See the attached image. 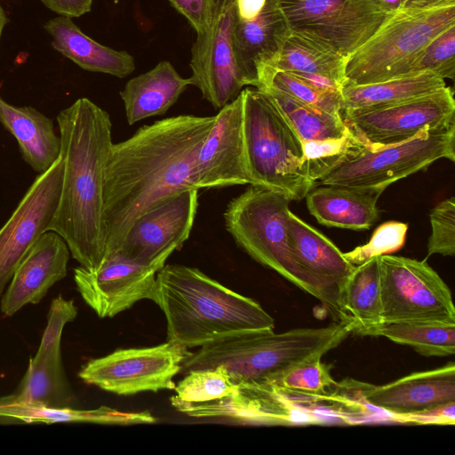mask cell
<instances>
[{
	"instance_id": "6da1fadb",
	"label": "cell",
	"mask_w": 455,
	"mask_h": 455,
	"mask_svg": "<svg viewBox=\"0 0 455 455\" xmlns=\"http://www.w3.org/2000/svg\"><path fill=\"white\" fill-rule=\"evenodd\" d=\"M215 120L216 115L171 116L113 143L106 168L103 262L116 254L142 214L175 194L199 190L196 157Z\"/></svg>"
},
{
	"instance_id": "7a4b0ae2",
	"label": "cell",
	"mask_w": 455,
	"mask_h": 455,
	"mask_svg": "<svg viewBox=\"0 0 455 455\" xmlns=\"http://www.w3.org/2000/svg\"><path fill=\"white\" fill-rule=\"evenodd\" d=\"M57 122L63 177L49 230L65 240L81 267L93 271L103 263L107 247L105 180L112 123L108 113L87 98L61 110Z\"/></svg>"
},
{
	"instance_id": "3957f363",
	"label": "cell",
	"mask_w": 455,
	"mask_h": 455,
	"mask_svg": "<svg viewBox=\"0 0 455 455\" xmlns=\"http://www.w3.org/2000/svg\"><path fill=\"white\" fill-rule=\"evenodd\" d=\"M155 303L166 319L167 341L187 348L275 327L257 301L183 265H164L157 272Z\"/></svg>"
},
{
	"instance_id": "277c9868",
	"label": "cell",
	"mask_w": 455,
	"mask_h": 455,
	"mask_svg": "<svg viewBox=\"0 0 455 455\" xmlns=\"http://www.w3.org/2000/svg\"><path fill=\"white\" fill-rule=\"evenodd\" d=\"M353 328L334 323L318 328L249 331L200 347L183 361L180 371L221 365L235 384L267 382L289 367L339 346Z\"/></svg>"
},
{
	"instance_id": "5b68a950",
	"label": "cell",
	"mask_w": 455,
	"mask_h": 455,
	"mask_svg": "<svg viewBox=\"0 0 455 455\" xmlns=\"http://www.w3.org/2000/svg\"><path fill=\"white\" fill-rule=\"evenodd\" d=\"M455 25V0H404L346 60L344 84H366L411 74L427 44Z\"/></svg>"
},
{
	"instance_id": "8992f818",
	"label": "cell",
	"mask_w": 455,
	"mask_h": 455,
	"mask_svg": "<svg viewBox=\"0 0 455 455\" xmlns=\"http://www.w3.org/2000/svg\"><path fill=\"white\" fill-rule=\"evenodd\" d=\"M243 139L249 184L301 200L315 187L302 170L303 144L263 92L245 88Z\"/></svg>"
},
{
	"instance_id": "52a82bcc",
	"label": "cell",
	"mask_w": 455,
	"mask_h": 455,
	"mask_svg": "<svg viewBox=\"0 0 455 455\" xmlns=\"http://www.w3.org/2000/svg\"><path fill=\"white\" fill-rule=\"evenodd\" d=\"M290 202L283 194L251 185L228 203L224 212L225 227L236 244L254 260L323 304L318 283L291 246L287 226Z\"/></svg>"
},
{
	"instance_id": "ba28073f",
	"label": "cell",
	"mask_w": 455,
	"mask_h": 455,
	"mask_svg": "<svg viewBox=\"0 0 455 455\" xmlns=\"http://www.w3.org/2000/svg\"><path fill=\"white\" fill-rule=\"evenodd\" d=\"M446 158L455 161V124L424 130L411 140L374 150L364 145L323 175L322 185L385 190L390 184Z\"/></svg>"
},
{
	"instance_id": "9c48e42d",
	"label": "cell",
	"mask_w": 455,
	"mask_h": 455,
	"mask_svg": "<svg viewBox=\"0 0 455 455\" xmlns=\"http://www.w3.org/2000/svg\"><path fill=\"white\" fill-rule=\"evenodd\" d=\"M291 32L347 58L391 15L377 0H279Z\"/></svg>"
},
{
	"instance_id": "30bf717a",
	"label": "cell",
	"mask_w": 455,
	"mask_h": 455,
	"mask_svg": "<svg viewBox=\"0 0 455 455\" xmlns=\"http://www.w3.org/2000/svg\"><path fill=\"white\" fill-rule=\"evenodd\" d=\"M379 266L382 323H455L451 290L426 260L387 254Z\"/></svg>"
},
{
	"instance_id": "8fae6325",
	"label": "cell",
	"mask_w": 455,
	"mask_h": 455,
	"mask_svg": "<svg viewBox=\"0 0 455 455\" xmlns=\"http://www.w3.org/2000/svg\"><path fill=\"white\" fill-rule=\"evenodd\" d=\"M171 404L180 413L197 419H214L239 425L303 426L325 422L318 405H306L299 398L268 382L238 384L231 395L220 400L188 403L172 396Z\"/></svg>"
},
{
	"instance_id": "7c38bea8",
	"label": "cell",
	"mask_w": 455,
	"mask_h": 455,
	"mask_svg": "<svg viewBox=\"0 0 455 455\" xmlns=\"http://www.w3.org/2000/svg\"><path fill=\"white\" fill-rule=\"evenodd\" d=\"M341 116L354 136L374 150L411 140L424 130L455 124L454 92L446 85L391 105L342 112Z\"/></svg>"
},
{
	"instance_id": "4fadbf2b",
	"label": "cell",
	"mask_w": 455,
	"mask_h": 455,
	"mask_svg": "<svg viewBox=\"0 0 455 455\" xmlns=\"http://www.w3.org/2000/svg\"><path fill=\"white\" fill-rule=\"evenodd\" d=\"M234 29L235 0H219L210 26L191 49V85L216 109L234 100L244 86L256 87L238 60Z\"/></svg>"
},
{
	"instance_id": "5bb4252c",
	"label": "cell",
	"mask_w": 455,
	"mask_h": 455,
	"mask_svg": "<svg viewBox=\"0 0 455 455\" xmlns=\"http://www.w3.org/2000/svg\"><path fill=\"white\" fill-rule=\"evenodd\" d=\"M190 351L178 343L118 349L89 361L79 371L87 384L121 395L174 390L173 377Z\"/></svg>"
},
{
	"instance_id": "9a60e30c",
	"label": "cell",
	"mask_w": 455,
	"mask_h": 455,
	"mask_svg": "<svg viewBox=\"0 0 455 455\" xmlns=\"http://www.w3.org/2000/svg\"><path fill=\"white\" fill-rule=\"evenodd\" d=\"M197 199L198 189L184 190L142 214L113 257L160 270L170 255L189 237Z\"/></svg>"
},
{
	"instance_id": "2e32d148",
	"label": "cell",
	"mask_w": 455,
	"mask_h": 455,
	"mask_svg": "<svg viewBox=\"0 0 455 455\" xmlns=\"http://www.w3.org/2000/svg\"><path fill=\"white\" fill-rule=\"evenodd\" d=\"M63 177L60 158L39 173L0 228V296L36 241L50 229L59 205Z\"/></svg>"
},
{
	"instance_id": "e0dca14e",
	"label": "cell",
	"mask_w": 455,
	"mask_h": 455,
	"mask_svg": "<svg viewBox=\"0 0 455 455\" xmlns=\"http://www.w3.org/2000/svg\"><path fill=\"white\" fill-rule=\"evenodd\" d=\"M156 267L117 256L96 270L74 269V280L84 300L101 318L113 317L141 299H156Z\"/></svg>"
},
{
	"instance_id": "ac0fdd59",
	"label": "cell",
	"mask_w": 455,
	"mask_h": 455,
	"mask_svg": "<svg viewBox=\"0 0 455 455\" xmlns=\"http://www.w3.org/2000/svg\"><path fill=\"white\" fill-rule=\"evenodd\" d=\"M362 398L396 419L412 423L419 419L422 424L423 414L455 403V364L413 372L381 386L363 384Z\"/></svg>"
},
{
	"instance_id": "d6986e66",
	"label": "cell",
	"mask_w": 455,
	"mask_h": 455,
	"mask_svg": "<svg viewBox=\"0 0 455 455\" xmlns=\"http://www.w3.org/2000/svg\"><path fill=\"white\" fill-rule=\"evenodd\" d=\"M195 169L199 189L249 184L241 93L216 115L215 123L196 154Z\"/></svg>"
},
{
	"instance_id": "ffe728a7",
	"label": "cell",
	"mask_w": 455,
	"mask_h": 455,
	"mask_svg": "<svg viewBox=\"0 0 455 455\" xmlns=\"http://www.w3.org/2000/svg\"><path fill=\"white\" fill-rule=\"evenodd\" d=\"M287 226L292 251L318 283L323 297V305L336 323H347L339 306V298L355 265L349 262L328 237L290 210Z\"/></svg>"
},
{
	"instance_id": "44dd1931",
	"label": "cell",
	"mask_w": 455,
	"mask_h": 455,
	"mask_svg": "<svg viewBox=\"0 0 455 455\" xmlns=\"http://www.w3.org/2000/svg\"><path fill=\"white\" fill-rule=\"evenodd\" d=\"M70 251L56 232H44L17 267L1 300V311L11 316L27 304L38 303L67 275Z\"/></svg>"
},
{
	"instance_id": "7402d4cb",
	"label": "cell",
	"mask_w": 455,
	"mask_h": 455,
	"mask_svg": "<svg viewBox=\"0 0 455 455\" xmlns=\"http://www.w3.org/2000/svg\"><path fill=\"white\" fill-rule=\"evenodd\" d=\"M382 189L334 185L313 188L305 196L309 212L322 225L352 230L369 229L379 219Z\"/></svg>"
},
{
	"instance_id": "603a6c76",
	"label": "cell",
	"mask_w": 455,
	"mask_h": 455,
	"mask_svg": "<svg viewBox=\"0 0 455 455\" xmlns=\"http://www.w3.org/2000/svg\"><path fill=\"white\" fill-rule=\"evenodd\" d=\"M347 58L290 32L277 53L267 63L290 72L325 92H341Z\"/></svg>"
},
{
	"instance_id": "cb8c5ba5",
	"label": "cell",
	"mask_w": 455,
	"mask_h": 455,
	"mask_svg": "<svg viewBox=\"0 0 455 455\" xmlns=\"http://www.w3.org/2000/svg\"><path fill=\"white\" fill-rule=\"evenodd\" d=\"M44 28L52 36V46L54 50L83 69L119 78L131 75L135 69L134 59L131 54L94 41L83 33L71 18H52Z\"/></svg>"
},
{
	"instance_id": "d4e9b609",
	"label": "cell",
	"mask_w": 455,
	"mask_h": 455,
	"mask_svg": "<svg viewBox=\"0 0 455 455\" xmlns=\"http://www.w3.org/2000/svg\"><path fill=\"white\" fill-rule=\"evenodd\" d=\"M279 0H267L252 18L235 15L234 42L238 60L258 85L257 65L270 60L290 34ZM255 87V88H256Z\"/></svg>"
},
{
	"instance_id": "484cf974",
	"label": "cell",
	"mask_w": 455,
	"mask_h": 455,
	"mask_svg": "<svg viewBox=\"0 0 455 455\" xmlns=\"http://www.w3.org/2000/svg\"><path fill=\"white\" fill-rule=\"evenodd\" d=\"M191 85L168 60L130 79L120 92L130 125L146 118L164 115Z\"/></svg>"
},
{
	"instance_id": "4316f807",
	"label": "cell",
	"mask_w": 455,
	"mask_h": 455,
	"mask_svg": "<svg viewBox=\"0 0 455 455\" xmlns=\"http://www.w3.org/2000/svg\"><path fill=\"white\" fill-rule=\"evenodd\" d=\"M0 124L17 140L23 160L36 172L60 156L61 140L52 120L32 107H15L0 95Z\"/></svg>"
},
{
	"instance_id": "83f0119b",
	"label": "cell",
	"mask_w": 455,
	"mask_h": 455,
	"mask_svg": "<svg viewBox=\"0 0 455 455\" xmlns=\"http://www.w3.org/2000/svg\"><path fill=\"white\" fill-rule=\"evenodd\" d=\"M73 399L60 350L36 353L15 392L0 397L5 403L50 408L70 407Z\"/></svg>"
},
{
	"instance_id": "f1b7e54d",
	"label": "cell",
	"mask_w": 455,
	"mask_h": 455,
	"mask_svg": "<svg viewBox=\"0 0 455 455\" xmlns=\"http://www.w3.org/2000/svg\"><path fill=\"white\" fill-rule=\"evenodd\" d=\"M446 86L441 76L419 72L366 84H344L341 113L376 108L436 92Z\"/></svg>"
},
{
	"instance_id": "f546056e",
	"label": "cell",
	"mask_w": 455,
	"mask_h": 455,
	"mask_svg": "<svg viewBox=\"0 0 455 455\" xmlns=\"http://www.w3.org/2000/svg\"><path fill=\"white\" fill-rule=\"evenodd\" d=\"M339 306L356 334L364 335L382 323L379 256L355 266L342 289Z\"/></svg>"
},
{
	"instance_id": "4dcf8cb0",
	"label": "cell",
	"mask_w": 455,
	"mask_h": 455,
	"mask_svg": "<svg viewBox=\"0 0 455 455\" xmlns=\"http://www.w3.org/2000/svg\"><path fill=\"white\" fill-rule=\"evenodd\" d=\"M0 419L26 423H94L129 426L152 424L156 418L149 411H122L108 406L92 410H77L71 407L50 408L5 403L0 400Z\"/></svg>"
},
{
	"instance_id": "1f68e13d",
	"label": "cell",
	"mask_w": 455,
	"mask_h": 455,
	"mask_svg": "<svg viewBox=\"0 0 455 455\" xmlns=\"http://www.w3.org/2000/svg\"><path fill=\"white\" fill-rule=\"evenodd\" d=\"M364 335L385 337L395 343L410 346L425 356H450L455 353V323H382Z\"/></svg>"
},
{
	"instance_id": "d6a6232c",
	"label": "cell",
	"mask_w": 455,
	"mask_h": 455,
	"mask_svg": "<svg viewBox=\"0 0 455 455\" xmlns=\"http://www.w3.org/2000/svg\"><path fill=\"white\" fill-rule=\"evenodd\" d=\"M272 100L302 144L310 140L337 139L345 136L349 129L341 115L331 113L272 90H259Z\"/></svg>"
},
{
	"instance_id": "836d02e7",
	"label": "cell",
	"mask_w": 455,
	"mask_h": 455,
	"mask_svg": "<svg viewBox=\"0 0 455 455\" xmlns=\"http://www.w3.org/2000/svg\"><path fill=\"white\" fill-rule=\"evenodd\" d=\"M259 90L283 93L301 103L341 115V93L321 91L295 75L267 63L257 65Z\"/></svg>"
},
{
	"instance_id": "e575fe53",
	"label": "cell",
	"mask_w": 455,
	"mask_h": 455,
	"mask_svg": "<svg viewBox=\"0 0 455 455\" xmlns=\"http://www.w3.org/2000/svg\"><path fill=\"white\" fill-rule=\"evenodd\" d=\"M317 355L289 367L267 382L289 393L308 395H327L328 390L337 383L330 373L329 366Z\"/></svg>"
},
{
	"instance_id": "d590c367",
	"label": "cell",
	"mask_w": 455,
	"mask_h": 455,
	"mask_svg": "<svg viewBox=\"0 0 455 455\" xmlns=\"http://www.w3.org/2000/svg\"><path fill=\"white\" fill-rule=\"evenodd\" d=\"M238 388L223 366L188 371L175 385L176 397L188 403L220 400L233 395Z\"/></svg>"
},
{
	"instance_id": "8d00e7d4",
	"label": "cell",
	"mask_w": 455,
	"mask_h": 455,
	"mask_svg": "<svg viewBox=\"0 0 455 455\" xmlns=\"http://www.w3.org/2000/svg\"><path fill=\"white\" fill-rule=\"evenodd\" d=\"M362 145L350 131L340 138L304 142L302 170L315 183Z\"/></svg>"
},
{
	"instance_id": "74e56055",
	"label": "cell",
	"mask_w": 455,
	"mask_h": 455,
	"mask_svg": "<svg viewBox=\"0 0 455 455\" xmlns=\"http://www.w3.org/2000/svg\"><path fill=\"white\" fill-rule=\"evenodd\" d=\"M432 72L443 79L455 77V25L435 36L418 57L411 74Z\"/></svg>"
},
{
	"instance_id": "f35d334b",
	"label": "cell",
	"mask_w": 455,
	"mask_h": 455,
	"mask_svg": "<svg viewBox=\"0 0 455 455\" xmlns=\"http://www.w3.org/2000/svg\"><path fill=\"white\" fill-rule=\"evenodd\" d=\"M407 229L406 223L387 221L375 229L367 243L343 252L344 256L349 262L357 266L373 257L391 254L404 244Z\"/></svg>"
},
{
	"instance_id": "ab89813d",
	"label": "cell",
	"mask_w": 455,
	"mask_h": 455,
	"mask_svg": "<svg viewBox=\"0 0 455 455\" xmlns=\"http://www.w3.org/2000/svg\"><path fill=\"white\" fill-rule=\"evenodd\" d=\"M431 235L427 241V257L433 254H455V198L440 202L429 213Z\"/></svg>"
},
{
	"instance_id": "60d3db41",
	"label": "cell",
	"mask_w": 455,
	"mask_h": 455,
	"mask_svg": "<svg viewBox=\"0 0 455 455\" xmlns=\"http://www.w3.org/2000/svg\"><path fill=\"white\" fill-rule=\"evenodd\" d=\"M77 315V307L72 299L61 296L51 304L46 328L44 331L37 353L60 350V338L64 326Z\"/></svg>"
},
{
	"instance_id": "b9f144b4",
	"label": "cell",
	"mask_w": 455,
	"mask_h": 455,
	"mask_svg": "<svg viewBox=\"0 0 455 455\" xmlns=\"http://www.w3.org/2000/svg\"><path fill=\"white\" fill-rule=\"evenodd\" d=\"M172 7L191 24L196 35L204 33L214 15L216 0H169Z\"/></svg>"
},
{
	"instance_id": "7bdbcfd3",
	"label": "cell",
	"mask_w": 455,
	"mask_h": 455,
	"mask_svg": "<svg viewBox=\"0 0 455 455\" xmlns=\"http://www.w3.org/2000/svg\"><path fill=\"white\" fill-rule=\"evenodd\" d=\"M60 16L77 18L92 9V0H40Z\"/></svg>"
},
{
	"instance_id": "ee69618b",
	"label": "cell",
	"mask_w": 455,
	"mask_h": 455,
	"mask_svg": "<svg viewBox=\"0 0 455 455\" xmlns=\"http://www.w3.org/2000/svg\"><path fill=\"white\" fill-rule=\"evenodd\" d=\"M404 0H377V2L387 11L395 12L399 8Z\"/></svg>"
},
{
	"instance_id": "f6af8a7d",
	"label": "cell",
	"mask_w": 455,
	"mask_h": 455,
	"mask_svg": "<svg viewBox=\"0 0 455 455\" xmlns=\"http://www.w3.org/2000/svg\"><path fill=\"white\" fill-rule=\"evenodd\" d=\"M8 20H9L7 14L0 4V39L2 36L3 30L6 24L8 23Z\"/></svg>"
},
{
	"instance_id": "bcb514c9",
	"label": "cell",
	"mask_w": 455,
	"mask_h": 455,
	"mask_svg": "<svg viewBox=\"0 0 455 455\" xmlns=\"http://www.w3.org/2000/svg\"><path fill=\"white\" fill-rule=\"evenodd\" d=\"M219 0H216V2H218Z\"/></svg>"
}]
</instances>
